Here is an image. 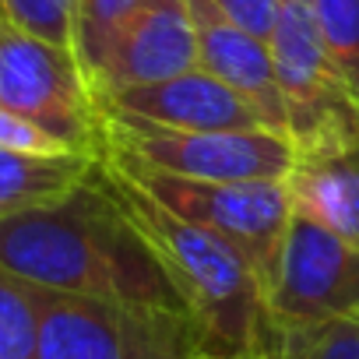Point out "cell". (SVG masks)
<instances>
[{"label":"cell","mask_w":359,"mask_h":359,"mask_svg":"<svg viewBox=\"0 0 359 359\" xmlns=\"http://www.w3.org/2000/svg\"><path fill=\"white\" fill-rule=\"evenodd\" d=\"M201 331L187 310L127 299L43 296L36 359H198Z\"/></svg>","instance_id":"3"},{"label":"cell","mask_w":359,"mask_h":359,"mask_svg":"<svg viewBox=\"0 0 359 359\" xmlns=\"http://www.w3.org/2000/svg\"><path fill=\"white\" fill-rule=\"evenodd\" d=\"M46 289L0 268V359H36Z\"/></svg>","instance_id":"14"},{"label":"cell","mask_w":359,"mask_h":359,"mask_svg":"<svg viewBox=\"0 0 359 359\" xmlns=\"http://www.w3.org/2000/svg\"><path fill=\"white\" fill-rule=\"evenodd\" d=\"M0 148L4 151H18V155H36V158H64V155H85L78 148H71L67 141H60L57 134L43 130L39 123L0 109Z\"/></svg>","instance_id":"19"},{"label":"cell","mask_w":359,"mask_h":359,"mask_svg":"<svg viewBox=\"0 0 359 359\" xmlns=\"http://www.w3.org/2000/svg\"><path fill=\"white\" fill-rule=\"evenodd\" d=\"M102 113H127L172 130H257L261 116L215 74L194 67L180 78L116 92L99 102Z\"/></svg>","instance_id":"10"},{"label":"cell","mask_w":359,"mask_h":359,"mask_svg":"<svg viewBox=\"0 0 359 359\" xmlns=\"http://www.w3.org/2000/svg\"><path fill=\"white\" fill-rule=\"evenodd\" d=\"M102 162L184 222H194L236 243L257 264L264 282H271L292 219L285 180H187V176H169L130 162H116V158H102Z\"/></svg>","instance_id":"5"},{"label":"cell","mask_w":359,"mask_h":359,"mask_svg":"<svg viewBox=\"0 0 359 359\" xmlns=\"http://www.w3.org/2000/svg\"><path fill=\"white\" fill-rule=\"evenodd\" d=\"M99 169L92 155H64V158H36L0 148V222L29 212L36 205H50L74 191Z\"/></svg>","instance_id":"13"},{"label":"cell","mask_w":359,"mask_h":359,"mask_svg":"<svg viewBox=\"0 0 359 359\" xmlns=\"http://www.w3.org/2000/svg\"><path fill=\"white\" fill-rule=\"evenodd\" d=\"M268 50L289 106L296 151L359 134V102L320 39L310 0H278Z\"/></svg>","instance_id":"7"},{"label":"cell","mask_w":359,"mask_h":359,"mask_svg":"<svg viewBox=\"0 0 359 359\" xmlns=\"http://www.w3.org/2000/svg\"><path fill=\"white\" fill-rule=\"evenodd\" d=\"M198 359H282V352H268V355H208V352H201Z\"/></svg>","instance_id":"21"},{"label":"cell","mask_w":359,"mask_h":359,"mask_svg":"<svg viewBox=\"0 0 359 359\" xmlns=\"http://www.w3.org/2000/svg\"><path fill=\"white\" fill-rule=\"evenodd\" d=\"M201 64L198 25L187 0H158L155 8L137 15L102 53L88 74L95 99H109L127 88L158 85L180 78Z\"/></svg>","instance_id":"9"},{"label":"cell","mask_w":359,"mask_h":359,"mask_svg":"<svg viewBox=\"0 0 359 359\" xmlns=\"http://www.w3.org/2000/svg\"><path fill=\"white\" fill-rule=\"evenodd\" d=\"M155 4L158 0H78V60L85 74H92L106 46Z\"/></svg>","instance_id":"15"},{"label":"cell","mask_w":359,"mask_h":359,"mask_svg":"<svg viewBox=\"0 0 359 359\" xmlns=\"http://www.w3.org/2000/svg\"><path fill=\"white\" fill-rule=\"evenodd\" d=\"M102 162V158H99ZM102 176L148 236L169 282L198 320L201 352L208 355H268L282 352V324L268 306V282L257 264L226 236L184 222L102 162Z\"/></svg>","instance_id":"2"},{"label":"cell","mask_w":359,"mask_h":359,"mask_svg":"<svg viewBox=\"0 0 359 359\" xmlns=\"http://www.w3.org/2000/svg\"><path fill=\"white\" fill-rule=\"evenodd\" d=\"M282 359H359V313L282 327Z\"/></svg>","instance_id":"18"},{"label":"cell","mask_w":359,"mask_h":359,"mask_svg":"<svg viewBox=\"0 0 359 359\" xmlns=\"http://www.w3.org/2000/svg\"><path fill=\"white\" fill-rule=\"evenodd\" d=\"M194 25H198V53L208 74L226 81L257 116L268 130L289 137V106L275 74V60L264 39L247 36L233 25H226L219 15H212L198 0H187Z\"/></svg>","instance_id":"11"},{"label":"cell","mask_w":359,"mask_h":359,"mask_svg":"<svg viewBox=\"0 0 359 359\" xmlns=\"http://www.w3.org/2000/svg\"><path fill=\"white\" fill-rule=\"evenodd\" d=\"M102 158L187 180H285L296 144L268 127L257 130H172L127 113H102Z\"/></svg>","instance_id":"4"},{"label":"cell","mask_w":359,"mask_h":359,"mask_svg":"<svg viewBox=\"0 0 359 359\" xmlns=\"http://www.w3.org/2000/svg\"><path fill=\"white\" fill-rule=\"evenodd\" d=\"M0 109L18 113L71 148L102 158L106 116L71 50L43 43L0 18Z\"/></svg>","instance_id":"6"},{"label":"cell","mask_w":359,"mask_h":359,"mask_svg":"<svg viewBox=\"0 0 359 359\" xmlns=\"http://www.w3.org/2000/svg\"><path fill=\"white\" fill-rule=\"evenodd\" d=\"M0 268L50 292L187 310L102 162L64 198L0 222Z\"/></svg>","instance_id":"1"},{"label":"cell","mask_w":359,"mask_h":359,"mask_svg":"<svg viewBox=\"0 0 359 359\" xmlns=\"http://www.w3.org/2000/svg\"><path fill=\"white\" fill-rule=\"evenodd\" d=\"M0 18L78 57V0H0Z\"/></svg>","instance_id":"16"},{"label":"cell","mask_w":359,"mask_h":359,"mask_svg":"<svg viewBox=\"0 0 359 359\" xmlns=\"http://www.w3.org/2000/svg\"><path fill=\"white\" fill-rule=\"evenodd\" d=\"M268 306L282 327L359 313V247L292 215L268 282Z\"/></svg>","instance_id":"8"},{"label":"cell","mask_w":359,"mask_h":359,"mask_svg":"<svg viewBox=\"0 0 359 359\" xmlns=\"http://www.w3.org/2000/svg\"><path fill=\"white\" fill-rule=\"evenodd\" d=\"M212 15H219L226 25L257 36V39H271L275 29V15H278V0H198Z\"/></svg>","instance_id":"20"},{"label":"cell","mask_w":359,"mask_h":359,"mask_svg":"<svg viewBox=\"0 0 359 359\" xmlns=\"http://www.w3.org/2000/svg\"><path fill=\"white\" fill-rule=\"evenodd\" d=\"M320 39L359 102V0H310Z\"/></svg>","instance_id":"17"},{"label":"cell","mask_w":359,"mask_h":359,"mask_svg":"<svg viewBox=\"0 0 359 359\" xmlns=\"http://www.w3.org/2000/svg\"><path fill=\"white\" fill-rule=\"evenodd\" d=\"M285 191L292 215L359 247V134L299 148Z\"/></svg>","instance_id":"12"}]
</instances>
